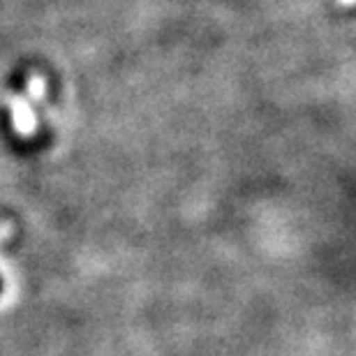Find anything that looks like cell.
Returning <instances> with one entry per match:
<instances>
[{
  "label": "cell",
  "instance_id": "6da1fadb",
  "mask_svg": "<svg viewBox=\"0 0 356 356\" xmlns=\"http://www.w3.org/2000/svg\"><path fill=\"white\" fill-rule=\"evenodd\" d=\"M0 289H3V284H0Z\"/></svg>",
  "mask_w": 356,
  "mask_h": 356
}]
</instances>
